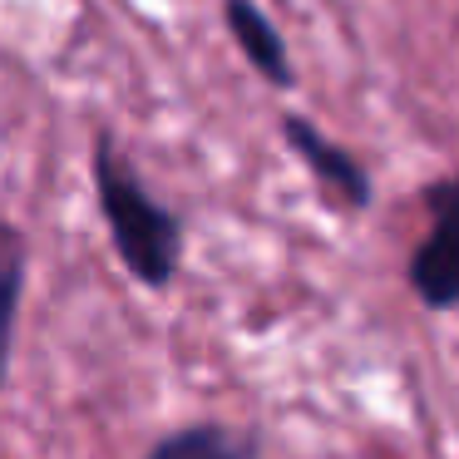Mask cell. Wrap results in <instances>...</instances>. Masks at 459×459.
<instances>
[{
	"instance_id": "1",
	"label": "cell",
	"mask_w": 459,
	"mask_h": 459,
	"mask_svg": "<svg viewBox=\"0 0 459 459\" xmlns=\"http://www.w3.org/2000/svg\"><path fill=\"white\" fill-rule=\"evenodd\" d=\"M94 193H100V212L109 222V238L119 262L143 281V287H169L183 257V222L139 183V173L124 163L109 134L94 139Z\"/></svg>"
},
{
	"instance_id": "2",
	"label": "cell",
	"mask_w": 459,
	"mask_h": 459,
	"mask_svg": "<svg viewBox=\"0 0 459 459\" xmlns=\"http://www.w3.org/2000/svg\"><path fill=\"white\" fill-rule=\"evenodd\" d=\"M429 232L410 252V287L429 311L459 307V173L425 193Z\"/></svg>"
},
{
	"instance_id": "3",
	"label": "cell",
	"mask_w": 459,
	"mask_h": 459,
	"mask_svg": "<svg viewBox=\"0 0 459 459\" xmlns=\"http://www.w3.org/2000/svg\"><path fill=\"white\" fill-rule=\"evenodd\" d=\"M281 139L291 143V153L311 169V178L326 188V198L336 203V208H366L370 203V178H366V169L356 163V153L341 149V143H331L311 119H301V114H281Z\"/></svg>"
},
{
	"instance_id": "4",
	"label": "cell",
	"mask_w": 459,
	"mask_h": 459,
	"mask_svg": "<svg viewBox=\"0 0 459 459\" xmlns=\"http://www.w3.org/2000/svg\"><path fill=\"white\" fill-rule=\"evenodd\" d=\"M222 21H228V35L238 40V50L247 55V65L272 84V90H291L297 84V70L287 60V45H281V30L267 21L257 0H222Z\"/></svg>"
},
{
	"instance_id": "5",
	"label": "cell",
	"mask_w": 459,
	"mask_h": 459,
	"mask_svg": "<svg viewBox=\"0 0 459 459\" xmlns=\"http://www.w3.org/2000/svg\"><path fill=\"white\" fill-rule=\"evenodd\" d=\"M149 459H252V449L218 425H193L169 435L163 445H153Z\"/></svg>"
},
{
	"instance_id": "6",
	"label": "cell",
	"mask_w": 459,
	"mask_h": 459,
	"mask_svg": "<svg viewBox=\"0 0 459 459\" xmlns=\"http://www.w3.org/2000/svg\"><path fill=\"white\" fill-rule=\"evenodd\" d=\"M21 281H25V262L0 272V376H5V360H11L15 311H21Z\"/></svg>"
},
{
	"instance_id": "7",
	"label": "cell",
	"mask_w": 459,
	"mask_h": 459,
	"mask_svg": "<svg viewBox=\"0 0 459 459\" xmlns=\"http://www.w3.org/2000/svg\"><path fill=\"white\" fill-rule=\"evenodd\" d=\"M21 262H25L21 238H15V232L5 228V222H0V272H5V267H21Z\"/></svg>"
}]
</instances>
